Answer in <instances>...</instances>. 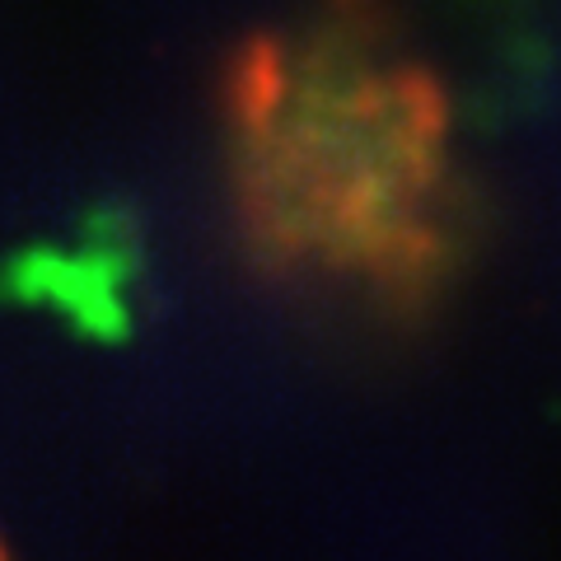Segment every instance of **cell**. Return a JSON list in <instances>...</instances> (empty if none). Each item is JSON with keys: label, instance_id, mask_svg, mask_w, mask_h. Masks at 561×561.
Returning a JSON list of instances; mask_svg holds the SVG:
<instances>
[{"label": "cell", "instance_id": "7a4b0ae2", "mask_svg": "<svg viewBox=\"0 0 561 561\" xmlns=\"http://www.w3.org/2000/svg\"><path fill=\"white\" fill-rule=\"evenodd\" d=\"M0 552H5V542H0Z\"/></svg>", "mask_w": 561, "mask_h": 561}, {"label": "cell", "instance_id": "6da1fadb", "mask_svg": "<svg viewBox=\"0 0 561 561\" xmlns=\"http://www.w3.org/2000/svg\"><path fill=\"white\" fill-rule=\"evenodd\" d=\"M225 173L249 253L416 309L463 239L454 103L383 0H309L225 70Z\"/></svg>", "mask_w": 561, "mask_h": 561}]
</instances>
